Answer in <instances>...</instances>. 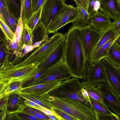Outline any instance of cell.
Returning <instances> with one entry per match:
<instances>
[{"instance_id": "1", "label": "cell", "mask_w": 120, "mask_h": 120, "mask_svg": "<svg viewBox=\"0 0 120 120\" xmlns=\"http://www.w3.org/2000/svg\"><path fill=\"white\" fill-rule=\"evenodd\" d=\"M80 28L72 26L65 33L64 63L72 77H85L90 63L85 58L79 37Z\"/></svg>"}, {"instance_id": "2", "label": "cell", "mask_w": 120, "mask_h": 120, "mask_svg": "<svg viewBox=\"0 0 120 120\" xmlns=\"http://www.w3.org/2000/svg\"><path fill=\"white\" fill-rule=\"evenodd\" d=\"M39 65L37 64L24 66L20 62L13 64L10 61L8 53L0 67V75L3 81L9 83L16 81L23 82L37 73Z\"/></svg>"}, {"instance_id": "3", "label": "cell", "mask_w": 120, "mask_h": 120, "mask_svg": "<svg viewBox=\"0 0 120 120\" xmlns=\"http://www.w3.org/2000/svg\"><path fill=\"white\" fill-rule=\"evenodd\" d=\"M48 37L39 47L27 53L21 61L22 65L27 66L41 64L56 47L63 37L64 34L57 32Z\"/></svg>"}, {"instance_id": "4", "label": "cell", "mask_w": 120, "mask_h": 120, "mask_svg": "<svg viewBox=\"0 0 120 120\" xmlns=\"http://www.w3.org/2000/svg\"><path fill=\"white\" fill-rule=\"evenodd\" d=\"M55 106L77 120H96L94 113L90 107L77 100L66 97L59 98L55 102Z\"/></svg>"}, {"instance_id": "5", "label": "cell", "mask_w": 120, "mask_h": 120, "mask_svg": "<svg viewBox=\"0 0 120 120\" xmlns=\"http://www.w3.org/2000/svg\"><path fill=\"white\" fill-rule=\"evenodd\" d=\"M83 88L79 79L73 77L64 80L59 86L48 93L56 97H66L77 100L90 107L89 103L82 95L81 89Z\"/></svg>"}, {"instance_id": "6", "label": "cell", "mask_w": 120, "mask_h": 120, "mask_svg": "<svg viewBox=\"0 0 120 120\" xmlns=\"http://www.w3.org/2000/svg\"><path fill=\"white\" fill-rule=\"evenodd\" d=\"M101 32L89 25L80 28L79 37L86 59L88 61L99 40Z\"/></svg>"}, {"instance_id": "7", "label": "cell", "mask_w": 120, "mask_h": 120, "mask_svg": "<svg viewBox=\"0 0 120 120\" xmlns=\"http://www.w3.org/2000/svg\"><path fill=\"white\" fill-rule=\"evenodd\" d=\"M78 12L77 7L66 4L59 11L48 27L49 33H56L63 26L71 22L76 18Z\"/></svg>"}, {"instance_id": "8", "label": "cell", "mask_w": 120, "mask_h": 120, "mask_svg": "<svg viewBox=\"0 0 120 120\" xmlns=\"http://www.w3.org/2000/svg\"><path fill=\"white\" fill-rule=\"evenodd\" d=\"M72 77L64 62L62 61L49 68L32 85L52 81H63Z\"/></svg>"}, {"instance_id": "9", "label": "cell", "mask_w": 120, "mask_h": 120, "mask_svg": "<svg viewBox=\"0 0 120 120\" xmlns=\"http://www.w3.org/2000/svg\"><path fill=\"white\" fill-rule=\"evenodd\" d=\"M103 66L107 82L113 92L120 97V67L107 58L103 59Z\"/></svg>"}, {"instance_id": "10", "label": "cell", "mask_w": 120, "mask_h": 120, "mask_svg": "<svg viewBox=\"0 0 120 120\" xmlns=\"http://www.w3.org/2000/svg\"><path fill=\"white\" fill-rule=\"evenodd\" d=\"M99 89L103 104L120 116V97L113 92L106 82H100Z\"/></svg>"}, {"instance_id": "11", "label": "cell", "mask_w": 120, "mask_h": 120, "mask_svg": "<svg viewBox=\"0 0 120 120\" xmlns=\"http://www.w3.org/2000/svg\"><path fill=\"white\" fill-rule=\"evenodd\" d=\"M66 4L62 0H46L42 6L40 21L47 28L59 11Z\"/></svg>"}, {"instance_id": "12", "label": "cell", "mask_w": 120, "mask_h": 120, "mask_svg": "<svg viewBox=\"0 0 120 120\" xmlns=\"http://www.w3.org/2000/svg\"><path fill=\"white\" fill-rule=\"evenodd\" d=\"M65 44V33L56 47L48 57L39 66L38 71L50 68L58 62H64Z\"/></svg>"}, {"instance_id": "13", "label": "cell", "mask_w": 120, "mask_h": 120, "mask_svg": "<svg viewBox=\"0 0 120 120\" xmlns=\"http://www.w3.org/2000/svg\"><path fill=\"white\" fill-rule=\"evenodd\" d=\"M63 81H55L46 82L22 88L19 91L17 92L31 94L34 96H41L48 93L59 86Z\"/></svg>"}, {"instance_id": "14", "label": "cell", "mask_w": 120, "mask_h": 120, "mask_svg": "<svg viewBox=\"0 0 120 120\" xmlns=\"http://www.w3.org/2000/svg\"><path fill=\"white\" fill-rule=\"evenodd\" d=\"M100 11L110 19L120 20V0H98Z\"/></svg>"}, {"instance_id": "15", "label": "cell", "mask_w": 120, "mask_h": 120, "mask_svg": "<svg viewBox=\"0 0 120 120\" xmlns=\"http://www.w3.org/2000/svg\"><path fill=\"white\" fill-rule=\"evenodd\" d=\"M83 80L88 82H107L101 61L90 63L86 75Z\"/></svg>"}, {"instance_id": "16", "label": "cell", "mask_w": 120, "mask_h": 120, "mask_svg": "<svg viewBox=\"0 0 120 120\" xmlns=\"http://www.w3.org/2000/svg\"><path fill=\"white\" fill-rule=\"evenodd\" d=\"M117 35H118L115 29L114 22L111 21L109 26L101 32L100 38L93 51L89 62L103 45L113 37Z\"/></svg>"}, {"instance_id": "17", "label": "cell", "mask_w": 120, "mask_h": 120, "mask_svg": "<svg viewBox=\"0 0 120 120\" xmlns=\"http://www.w3.org/2000/svg\"><path fill=\"white\" fill-rule=\"evenodd\" d=\"M88 25L101 32L109 26L111 22L110 18L100 11L90 15Z\"/></svg>"}, {"instance_id": "18", "label": "cell", "mask_w": 120, "mask_h": 120, "mask_svg": "<svg viewBox=\"0 0 120 120\" xmlns=\"http://www.w3.org/2000/svg\"><path fill=\"white\" fill-rule=\"evenodd\" d=\"M24 99L15 92L8 94L6 114L16 112L20 111L24 104Z\"/></svg>"}, {"instance_id": "19", "label": "cell", "mask_w": 120, "mask_h": 120, "mask_svg": "<svg viewBox=\"0 0 120 120\" xmlns=\"http://www.w3.org/2000/svg\"><path fill=\"white\" fill-rule=\"evenodd\" d=\"M32 46L38 42L45 41L49 37V34L47 28L43 23L39 21L32 32Z\"/></svg>"}, {"instance_id": "20", "label": "cell", "mask_w": 120, "mask_h": 120, "mask_svg": "<svg viewBox=\"0 0 120 120\" xmlns=\"http://www.w3.org/2000/svg\"><path fill=\"white\" fill-rule=\"evenodd\" d=\"M100 82L83 80L81 83L83 88L87 91L90 97L103 104L99 89Z\"/></svg>"}, {"instance_id": "21", "label": "cell", "mask_w": 120, "mask_h": 120, "mask_svg": "<svg viewBox=\"0 0 120 120\" xmlns=\"http://www.w3.org/2000/svg\"><path fill=\"white\" fill-rule=\"evenodd\" d=\"M78 9V15L75 19L71 23L72 26L81 28L88 25L90 19V15L80 5L75 3Z\"/></svg>"}, {"instance_id": "22", "label": "cell", "mask_w": 120, "mask_h": 120, "mask_svg": "<svg viewBox=\"0 0 120 120\" xmlns=\"http://www.w3.org/2000/svg\"><path fill=\"white\" fill-rule=\"evenodd\" d=\"M117 40L120 41V35H117L113 37L103 45L90 61V63L100 62L103 59L106 58L108 52L113 42Z\"/></svg>"}, {"instance_id": "23", "label": "cell", "mask_w": 120, "mask_h": 120, "mask_svg": "<svg viewBox=\"0 0 120 120\" xmlns=\"http://www.w3.org/2000/svg\"><path fill=\"white\" fill-rule=\"evenodd\" d=\"M106 58L115 65L120 67V41L117 40L113 42L108 52Z\"/></svg>"}, {"instance_id": "24", "label": "cell", "mask_w": 120, "mask_h": 120, "mask_svg": "<svg viewBox=\"0 0 120 120\" xmlns=\"http://www.w3.org/2000/svg\"><path fill=\"white\" fill-rule=\"evenodd\" d=\"M10 13L18 21L21 11L22 0H4Z\"/></svg>"}, {"instance_id": "25", "label": "cell", "mask_w": 120, "mask_h": 120, "mask_svg": "<svg viewBox=\"0 0 120 120\" xmlns=\"http://www.w3.org/2000/svg\"><path fill=\"white\" fill-rule=\"evenodd\" d=\"M20 111L32 115L39 120H51L49 115L40 110L26 106L24 103L22 106Z\"/></svg>"}, {"instance_id": "26", "label": "cell", "mask_w": 120, "mask_h": 120, "mask_svg": "<svg viewBox=\"0 0 120 120\" xmlns=\"http://www.w3.org/2000/svg\"><path fill=\"white\" fill-rule=\"evenodd\" d=\"M90 107L94 112H96L108 114H111L113 113L103 104L90 96Z\"/></svg>"}, {"instance_id": "27", "label": "cell", "mask_w": 120, "mask_h": 120, "mask_svg": "<svg viewBox=\"0 0 120 120\" xmlns=\"http://www.w3.org/2000/svg\"><path fill=\"white\" fill-rule=\"evenodd\" d=\"M2 17L8 26L14 34L18 21L9 11L7 7L4 8Z\"/></svg>"}, {"instance_id": "28", "label": "cell", "mask_w": 120, "mask_h": 120, "mask_svg": "<svg viewBox=\"0 0 120 120\" xmlns=\"http://www.w3.org/2000/svg\"><path fill=\"white\" fill-rule=\"evenodd\" d=\"M23 8L22 19L24 25H26L34 13L32 0H22Z\"/></svg>"}, {"instance_id": "29", "label": "cell", "mask_w": 120, "mask_h": 120, "mask_svg": "<svg viewBox=\"0 0 120 120\" xmlns=\"http://www.w3.org/2000/svg\"><path fill=\"white\" fill-rule=\"evenodd\" d=\"M42 5L34 12L26 25L24 26H26L31 31L33 30L35 26L40 20Z\"/></svg>"}, {"instance_id": "30", "label": "cell", "mask_w": 120, "mask_h": 120, "mask_svg": "<svg viewBox=\"0 0 120 120\" xmlns=\"http://www.w3.org/2000/svg\"><path fill=\"white\" fill-rule=\"evenodd\" d=\"M25 99L30 100L45 109L51 111L52 107L40 100L38 98L31 94L23 93L19 92H15Z\"/></svg>"}, {"instance_id": "31", "label": "cell", "mask_w": 120, "mask_h": 120, "mask_svg": "<svg viewBox=\"0 0 120 120\" xmlns=\"http://www.w3.org/2000/svg\"><path fill=\"white\" fill-rule=\"evenodd\" d=\"M32 32L26 26H24L21 35V40L23 47L25 45L32 46Z\"/></svg>"}, {"instance_id": "32", "label": "cell", "mask_w": 120, "mask_h": 120, "mask_svg": "<svg viewBox=\"0 0 120 120\" xmlns=\"http://www.w3.org/2000/svg\"><path fill=\"white\" fill-rule=\"evenodd\" d=\"M48 68H45L38 71L30 78L22 82V88L32 86L46 71Z\"/></svg>"}, {"instance_id": "33", "label": "cell", "mask_w": 120, "mask_h": 120, "mask_svg": "<svg viewBox=\"0 0 120 120\" xmlns=\"http://www.w3.org/2000/svg\"><path fill=\"white\" fill-rule=\"evenodd\" d=\"M0 28L4 33L6 41H12L14 34L8 26L0 14Z\"/></svg>"}, {"instance_id": "34", "label": "cell", "mask_w": 120, "mask_h": 120, "mask_svg": "<svg viewBox=\"0 0 120 120\" xmlns=\"http://www.w3.org/2000/svg\"><path fill=\"white\" fill-rule=\"evenodd\" d=\"M96 120H120L119 116L113 113L111 114H108L100 113L97 112H94Z\"/></svg>"}, {"instance_id": "35", "label": "cell", "mask_w": 120, "mask_h": 120, "mask_svg": "<svg viewBox=\"0 0 120 120\" xmlns=\"http://www.w3.org/2000/svg\"><path fill=\"white\" fill-rule=\"evenodd\" d=\"M8 53V50L6 39L0 41V67L2 64Z\"/></svg>"}, {"instance_id": "36", "label": "cell", "mask_w": 120, "mask_h": 120, "mask_svg": "<svg viewBox=\"0 0 120 120\" xmlns=\"http://www.w3.org/2000/svg\"><path fill=\"white\" fill-rule=\"evenodd\" d=\"M52 110L61 117L63 120H77V119L64 112L52 107Z\"/></svg>"}, {"instance_id": "37", "label": "cell", "mask_w": 120, "mask_h": 120, "mask_svg": "<svg viewBox=\"0 0 120 120\" xmlns=\"http://www.w3.org/2000/svg\"><path fill=\"white\" fill-rule=\"evenodd\" d=\"M100 7L98 0H90L89 3L88 13L90 15L98 11Z\"/></svg>"}, {"instance_id": "38", "label": "cell", "mask_w": 120, "mask_h": 120, "mask_svg": "<svg viewBox=\"0 0 120 120\" xmlns=\"http://www.w3.org/2000/svg\"><path fill=\"white\" fill-rule=\"evenodd\" d=\"M22 82L20 81H16L10 83L7 94L19 91L22 88Z\"/></svg>"}, {"instance_id": "39", "label": "cell", "mask_w": 120, "mask_h": 120, "mask_svg": "<svg viewBox=\"0 0 120 120\" xmlns=\"http://www.w3.org/2000/svg\"><path fill=\"white\" fill-rule=\"evenodd\" d=\"M19 120H38V119L34 116L20 111L16 112Z\"/></svg>"}, {"instance_id": "40", "label": "cell", "mask_w": 120, "mask_h": 120, "mask_svg": "<svg viewBox=\"0 0 120 120\" xmlns=\"http://www.w3.org/2000/svg\"><path fill=\"white\" fill-rule=\"evenodd\" d=\"M8 94L6 93L0 95V110H6Z\"/></svg>"}, {"instance_id": "41", "label": "cell", "mask_w": 120, "mask_h": 120, "mask_svg": "<svg viewBox=\"0 0 120 120\" xmlns=\"http://www.w3.org/2000/svg\"><path fill=\"white\" fill-rule=\"evenodd\" d=\"M25 99L24 101V104L26 106L34 108L41 111L44 109H46L30 100Z\"/></svg>"}, {"instance_id": "42", "label": "cell", "mask_w": 120, "mask_h": 120, "mask_svg": "<svg viewBox=\"0 0 120 120\" xmlns=\"http://www.w3.org/2000/svg\"><path fill=\"white\" fill-rule=\"evenodd\" d=\"M9 83L5 81L0 82V95L7 92L9 87Z\"/></svg>"}, {"instance_id": "43", "label": "cell", "mask_w": 120, "mask_h": 120, "mask_svg": "<svg viewBox=\"0 0 120 120\" xmlns=\"http://www.w3.org/2000/svg\"><path fill=\"white\" fill-rule=\"evenodd\" d=\"M5 120H19L16 112L6 114V116Z\"/></svg>"}, {"instance_id": "44", "label": "cell", "mask_w": 120, "mask_h": 120, "mask_svg": "<svg viewBox=\"0 0 120 120\" xmlns=\"http://www.w3.org/2000/svg\"><path fill=\"white\" fill-rule=\"evenodd\" d=\"M4 0H0V14L3 16L4 8L7 7Z\"/></svg>"}, {"instance_id": "45", "label": "cell", "mask_w": 120, "mask_h": 120, "mask_svg": "<svg viewBox=\"0 0 120 120\" xmlns=\"http://www.w3.org/2000/svg\"><path fill=\"white\" fill-rule=\"evenodd\" d=\"M115 29L118 35H120V20H114Z\"/></svg>"}, {"instance_id": "46", "label": "cell", "mask_w": 120, "mask_h": 120, "mask_svg": "<svg viewBox=\"0 0 120 120\" xmlns=\"http://www.w3.org/2000/svg\"><path fill=\"white\" fill-rule=\"evenodd\" d=\"M90 0H81L82 4V7L88 13L89 3Z\"/></svg>"}, {"instance_id": "47", "label": "cell", "mask_w": 120, "mask_h": 120, "mask_svg": "<svg viewBox=\"0 0 120 120\" xmlns=\"http://www.w3.org/2000/svg\"><path fill=\"white\" fill-rule=\"evenodd\" d=\"M81 91L83 97L89 103L90 101V96L87 91L83 88L81 89Z\"/></svg>"}, {"instance_id": "48", "label": "cell", "mask_w": 120, "mask_h": 120, "mask_svg": "<svg viewBox=\"0 0 120 120\" xmlns=\"http://www.w3.org/2000/svg\"><path fill=\"white\" fill-rule=\"evenodd\" d=\"M46 0H39L35 12L42 5Z\"/></svg>"}, {"instance_id": "49", "label": "cell", "mask_w": 120, "mask_h": 120, "mask_svg": "<svg viewBox=\"0 0 120 120\" xmlns=\"http://www.w3.org/2000/svg\"><path fill=\"white\" fill-rule=\"evenodd\" d=\"M39 0H32V7L34 12L36 7Z\"/></svg>"}, {"instance_id": "50", "label": "cell", "mask_w": 120, "mask_h": 120, "mask_svg": "<svg viewBox=\"0 0 120 120\" xmlns=\"http://www.w3.org/2000/svg\"><path fill=\"white\" fill-rule=\"evenodd\" d=\"M6 39L4 34L0 28V41Z\"/></svg>"}, {"instance_id": "51", "label": "cell", "mask_w": 120, "mask_h": 120, "mask_svg": "<svg viewBox=\"0 0 120 120\" xmlns=\"http://www.w3.org/2000/svg\"><path fill=\"white\" fill-rule=\"evenodd\" d=\"M74 1L75 3H77L82 7V4L81 0H72Z\"/></svg>"}, {"instance_id": "52", "label": "cell", "mask_w": 120, "mask_h": 120, "mask_svg": "<svg viewBox=\"0 0 120 120\" xmlns=\"http://www.w3.org/2000/svg\"><path fill=\"white\" fill-rule=\"evenodd\" d=\"M50 117L51 120H58L57 118L55 116L51 115H49Z\"/></svg>"}, {"instance_id": "53", "label": "cell", "mask_w": 120, "mask_h": 120, "mask_svg": "<svg viewBox=\"0 0 120 120\" xmlns=\"http://www.w3.org/2000/svg\"><path fill=\"white\" fill-rule=\"evenodd\" d=\"M3 81L2 79L1 78V76L0 75V82L1 81Z\"/></svg>"}, {"instance_id": "54", "label": "cell", "mask_w": 120, "mask_h": 120, "mask_svg": "<svg viewBox=\"0 0 120 120\" xmlns=\"http://www.w3.org/2000/svg\"><path fill=\"white\" fill-rule=\"evenodd\" d=\"M64 3H65V1L67 0H62Z\"/></svg>"}]
</instances>
